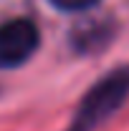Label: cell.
Masks as SVG:
<instances>
[{
  "instance_id": "2",
  "label": "cell",
  "mask_w": 129,
  "mask_h": 131,
  "mask_svg": "<svg viewBox=\"0 0 129 131\" xmlns=\"http://www.w3.org/2000/svg\"><path fill=\"white\" fill-rule=\"evenodd\" d=\"M41 43L38 25L28 18H15L0 25V68H15L31 58Z\"/></svg>"
},
{
  "instance_id": "1",
  "label": "cell",
  "mask_w": 129,
  "mask_h": 131,
  "mask_svg": "<svg viewBox=\"0 0 129 131\" xmlns=\"http://www.w3.org/2000/svg\"><path fill=\"white\" fill-rule=\"evenodd\" d=\"M127 93H129V71H119V73L109 76L106 81H101L81 103V111L71 131L94 129L99 121H104L106 116H112L119 108V103L127 98Z\"/></svg>"
},
{
  "instance_id": "3",
  "label": "cell",
  "mask_w": 129,
  "mask_h": 131,
  "mask_svg": "<svg viewBox=\"0 0 129 131\" xmlns=\"http://www.w3.org/2000/svg\"><path fill=\"white\" fill-rule=\"evenodd\" d=\"M56 8H61V10H86V8H91V5H96L99 0H51Z\"/></svg>"
}]
</instances>
